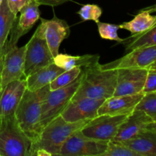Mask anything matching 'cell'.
Instances as JSON below:
<instances>
[{"mask_svg": "<svg viewBox=\"0 0 156 156\" xmlns=\"http://www.w3.org/2000/svg\"><path fill=\"white\" fill-rule=\"evenodd\" d=\"M81 84L72 100L107 99L113 96L117 84V69H104L99 62L82 68Z\"/></svg>", "mask_w": 156, "mask_h": 156, "instance_id": "1", "label": "cell"}, {"mask_svg": "<svg viewBox=\"0 0 156 156\" xmlns=\"http://www.w3.org/2000/svg\"><path fill=\"white\" fill-rule=\"evenodd\" d=\"M50 91V85H46L36 91L26 89L15 111V115L18 124L32 140V146L38 142L42 132L41 105L43 100Z\"/></svg>", "mask_w": 156, "mask_h": 156, "instance_id": "2", "label": "cell"}, {"mask_svg": "<svg viewBox=\"0 0 156 156\" xmlns=\"http://www.w3.org/2000/svg\"><path fill=\"white\" fill-rule=\"evenodd\" d=\"M91 120L68 122L61 115L55 117L42 129L38 142L32 146V156L37 151L44 150L50 156L59 155L64 143L71 134L82 129Z\"/></svg>", "mask_w": 156, "mask_h": 156, "instance_id": "3", "label": "cell"}, {"mask_svg": "<svg viewBox=\"0 0 156 156\" xmlns=\"http://www.w3.org/2000/svg\"><path fill=\"white\" fill-rule=\"evenodd\" d=\"M32 142L15 114L0 118V156H31Z\"/></svg>", "mask_w": 156, "mask_h": 156, "instance_id": "4", "label": "cell"}, {"mask_svg": "<svg viewBox=\"0 0 156 156\" xmlns=\"http://www.w3.org/2000/svg\"><path fill=\"white\" fill-rule=\"evenodd\" d=\"M83 71L80 76L70 85L55 90H50L43 100L41 105V121L43 128L52 120L61 115L67 105L71 101L81 84Z\"/></svg>", "mask_w": 156, "mask_h": 156, "instance_id": "5", "label": "cell"}, {"mask_svg": "<svg viewBox=\"0 0 156 156\" xmlns=\"http://www.w3.org/2000/svg\"><path fill=\"white\" fill-rule=\"evenodd\" d=\"M52 55L40 25L26 44L24 76H28L35 72L54 62Z\"/></svg>", "mask_w": 156, "mask_h": 156, "instance_id": "6", "label": "cell"}, {"mask_svg": "<svg viewBox=\"0 0 156 156\" xmlns=\"http://www.w3.org/2000/svg\"><path fill=\"white\" fill-rule=\"evenodd\" d=\"M109 142L87 136L80 129L67 139L58 156H102Z\"/></svg>", "mask_w": 156, "mask_h": 156, "instance_id": "7", "label": "cell"}, {"mask_svg": "<svg viewBox=\"0 0 156 156\" xmlns=\"http://www.w3.org/2000/svg\"><path fill=\"white\" fill-rule=\"evenodd\" d=\"M128 116H111L108 114L99 115L90 120L80 131L90 138L110 141L116 136L119 127L126 120Z\"/></svg>", "mask_w": 156, "mask_h": 156, "instance_id": "8", "label": "cell"}, {"mask_svg": "<svg viewBox=\"0 0 156 156\" xmlns=\"http://www.w3.org/2000/svg\"><path fill=\"white\" fill-rule=\"evenodd\" d=\"M156 61V45L139 47L128 51L119 59L101 64L104 69H118L122 68L148 69Z\"/></svg>", "mask_w": 156, "mask_h": 156, "instance_id": "9", "label": "cell"}, {"mask_svg": "<svg viewBox=\"0 0 156 156\" xmlns=\"http://www.w3.org/2000/svg\"><path fill=\"white\" fill-rule=\"evenodd\" d=\"M117 70V84L113 96L132 95L142 92L148 69L122 68Z\"/></svg>", "mask_w": 156, "mask_h": 156, "instance_id": "10", "label": "cell"}, {"mask_svg": "<svg viewBox=\"0 0 156 156\" xmlns=\"http://www.w3.org/2000/svg\"><path fill=\"white\" fill-rule=\"evenodd\" d=\"M2 88L13 81L25 77L24 63H25L26 45L18 47L16 46L3 50Z\"/></svg>", "mask_w": 156, "mask_h": 156, "instance_id": "11", "label": "cell"}, {"mask_svg": "<svg viewBox=\"0 0 156 156\" xmlns=\"http://www.w3.org/2000/svg\"><path fill=\"white\" fill-rule=\"evenodd\" d=\"M105 99L80 98L71 100L61 116L68 122H77L92 120L98 116V110Z\"/></svg>", "mask_w": 156, "mask_h": 156, "instance_id": "12", "label": "cell"}, {"mask_svg": "<svg viewBox=\"0 0 156 156\" xmlns=\"http://www.w3.org/2000/svg\"><path fill=\"white\" fill-rule=\"evenodd\" d=\"M41 24L49 49L54 56L59 53V48L64 40L70 35V27L67 21L54 16L51 19L41 18Z\"/></svg>", "mask_w": 156, "mask_h": 156, "instance_id": "13", "label": "cell"}, {"mask_svg": "<svg viewBox=\"0 0 156 156\" xmlns=\"http://www.w3.org/2000/svg\"><path fill=\"white\" fill-rule=\"evenodd\" d=\"M144 93L132 95L112 96L106 99L98 110V116L108 114L111 116L129 115L144 96Z\"/></svg>", "mask_w": 156, "mask_h": 156, "instance_id": "14", "label": "cell"}, {"mask_svg": "<svg viewBox=\"0 0 156 156\" xmlns=\"http://www.w3.org/2000/svg\"><path fill=\"white\" fill-rule=\"evenodd\" d=\"M26 89L25 78L11 82L3 88L0 96V117L15 114Z\"/></svg>", "mask_w": 156, "mask_h": 156, "instance_id": "15", "label": "cell"}, {"mask_svg": "<svg viewBox=\"0 0 156 156\" xmlns=\"http://www.w3.org/2000/svg\"><path fill=\"white\" fill-rule=\"evenodd\" d=\"M151 122L152 120L144 111L135 110L122 123L113 140L123 143L133 139L146 129L147 126Z\"/></svg>", "mask_w": 156, "mask_h": 156, "instance_id": "16", "label": "cell"}, {"mask_svg": "<svg viewBox=\"0 0 156 156\" xmlns=\"http://www.w3.org/2000/svg\"><path fill=\"white\" fill-rule=\"evenodd\" d=\"M64 71L65 70L60 68L54 62H52L50 65L26 76L27 89L32 91H38L46 85H50V82Z\"/></svg>", "mask_w": 156, "mask_h": 156, "instance_id": "17", "label": "cell"}, {"mask_svg": "<svg viewBox=\"0 0 156 156\" xmlns=\"http://www.w3.org/2000/svg\"><path fill=\"white\" fill-rule=\"evenodd\" d=\"M156 11V5L143 9L135 16L132 20L119 24V28L127 30L132 35H138L145 33L156 24V14L152 12Z\"/></svg>", "mask_w": 156, "mask_h": 156, "instance_id": "18", "label": "cell"}, {"mask_svg": "<svg viewBox=\"0 0 156 156\" xmlns=\"http://www.w3.org/2000/svg\"><path fill=\"white\" fill-rule=\"evenodd\" d=\"M122 143L140 156H156V133L153 131L145 129L133 139Z\"/></svg>", "mask_w": 156, "mask_h": 156, "instance_id": "19", "label": "cell"}, {"mask_svg": "<svg viewBox=\"0 0 156 156\" xmlns=\"http://www.w3.org/2000/svg\"><path fill=\"white\" fill-rule=\"evenodd\" d=\"M99 55H84L71 56L65 53H58L54 59V62L64 70L72 69L75 67H84L99 62Z\"/></svg>", "mask_w": 156, "mask_h": 156, "instance_id": "20", "label": "cell"}, {"mask_svg": "<svg viewBox=\"0 0 156 156\" xmlns=\"http://www.w3.org/2000/svg\"><path fill=\"white\" fill-rule=\"evenodd\" d=\"M40 5H41L36 0H32L19 12L20 16L19 18H17V25L24 34H27L33 27L38 20L40 19Z\"/></svg>", "mask_w": 156, "mask_h": 156, "instance_id": "21", "label": "cell"}, {"mask_svg": "<svg viewBox=\"0 0 156 156\" xmlns=\"http://www.w3.org/2000/svg\"><path fill=\"white\" fill-rule=\"evenodd\" d=\"M16 18L17 15L9 9L7 0H2L0 5V53L3 51Z\"/></svg>", "mask_w": 156, "mask_h": 156, "instance_id": "22", "label": "cell"}, {"mask_svg": "<svg viewBox=\"0 0 156 156\" xmlns=\"http://www.w3.org/2000/svg\"><path fill=\"white\" fill-rule=\"evenodd\" d=\"M121 44L125 45L127 52L139 47L156 45V24L145 33L125 38Z\"/></svg>", "mask_w": 156, "mask_h": 156, "instance_id": "23", "label": "cell"}, {"mask_svg": "<svg viewBox=\"0 0 156 156\" xmlns=\"http://www.w3.org/2000/svg\"><path fill=\"white\" fill-rule=\"evenodd\" d=\"M81 73H82V68L81 67H75L72 69L63 72L53 82H50V90L58 89V88H63V87L70 85L80 76Z\"/></svg>", "mask_w": 156, "mask_h": 156, "instance_id": "24", "label": "cell"}, {"mask_svg": "<svg viewBox=\"0 0 156 156\" xmlns=\"http://www.w3.org/2000/svg\"><path fill=\"white\" fill-rule=\"evenodd\" d=\"M136 110L144 111L153 122H156V92L146 93L136 106Z\"/></svg>", "mask_w": 156, "mask_h": 156, "instance_id": "25", "label": "cell"}, {"mask_svg": "<svg viewBox=\"0 0 156 156\" xmlns=\"http://www.w3.org/2000/svg\"><path fill=\"white\" fill-rule=\"evenodd\" d=\"M102 156H140L122 143L110 140Z\"/></svg>", "mask_w": 156, "mask_h": 156, "instance_id": "26", "label": "cell"}, {"mask_svg": "<svg viewBox=\"0 0 156 156\" xmlns=\"http://www.w3.org/2000/svg\"><path fill=\"white\" fill-rule=\"evenodd\" d=\"M98 27L99 36L102 39L115 41L118 43H122L124 39H122L118 35V30L119 28V25L113 24H109L105 22H97L96 23Z\"/></svg>", "mask_w": 156, "mask_h": 156, "instance_id": "27", "label": "cell"}, {"mask_svg": "<svg viewBox=\"0 0 156 156\" xmlns=\"http://www.w3.org/2000/svg\"><path fill=\"white\" fill-rule=\"evenodd\" d=\"M102 9L97 5L87 4L84 5L76 13L80 16L83 21H91L96 23L99 22V19L102 15Z\"/></svg>", "mask_w": 156, "mask_h": 156, "instance_id": "28", "label": "cell"}, {"mask_svg": "<svg viewBox=\"0 0 156 156\" xmlns=\"http://www.w3.org/2000/svg\"><path fill=\"white\" fill-rule=\"evenodd\" d=\"M142 92L144 94L156 92V71L148 70Z\"/></svg>", "mask_w": 156, "mask_h": 156, "instance_id": "29", "label": "cell"}, {"mask_svg": "<svg viewBox=\"0 0 156 156\" xmlns=\"http://www.w3.org/2000/svg\"><path fill=\"white\" fill-rule=\"evenodd\" d=\"M32 1V0H7V2L10 10L17 15V14L24 5L28 4Z\"/></svg>", "mask_w": 156, "mask_h": 156, "instance_id": "30", "label": "cell"}, {"mask_svg": "<svg viewBox=\"0 0 156 156\" xmlns=\"http://www.w3.org/2000/svg\"><path fill=\"white\" fill-rule=\"evenodd\" d=\"M40 5H48L54 7V6L60 5L64 3L67 2L70 0H36Z\"/></svg>", "mask_w": 156, "mask_h": 156, "instance_id": "31", "label": "cell"}, {"mask_svg": "<svg viewBox=\"0 0 156 156\" xmlns=\"http://www.w3.org/2000/svg\"><path fill=\"white\" fill-rule=\"evenodd\" d=\"M3 59H4V52L0 53V96L2 91V68H3Z\"/></svg>", "mask_w": 156, "mask_h": 156, "instance_id": "32", "label": "cell"}, {"mask_svg": "<svg viewBox=\"0 0 156 156\" xmlns=\"http://www.w3.org/2000/svg\"><path fill=\"white\" fill-rule=\"evenodd\" d=\"M146 129H148V130H151L156 133V122H151V123H149V124L147 126Z\"/></svg>", "mask_w": 156, "mask_h": 156, "instance_id": "33", "label": "cell"}, {"mask_svg": "<svg viewBox=\"0 0 156 156\" xmlns=\"http://www.w3.org/2000/svg\"><path fill=\"white\" fill-rule=\"evenodd\" d=\"M148 70H153V71H156V61L153 62L151 66L148 68Z\"/></svg>", "mask_w": 156, "mask_h": 156, "instance_id": "34", "label": "cell"}, {"mask_svg": "<svg viewBox=\"0 0 156 156\" xmlns=\"http://www.w3.org/2000/svg\"><path fill=\"white\" fill-rule=\"evenodd\" d=\"M2 0H0V5H1L2 4Z\"/></svg>", "mask_w": 156, "mask_h": 156, "instance_id": "35", "label": "cell"}, {"mask_svg": "<svg viewBox=\"0 0 156 156\" xmlns=\"http://www.w3.org/2000/svg\"><path fill=\"white\" fill-rule=\"evenodd\" d=\"M0 118H1V117H0Z\"/></svg>", "mask_w": 156, "mask_h": 156, "instance_id": "36", "label": "cell"}]
</instances>
